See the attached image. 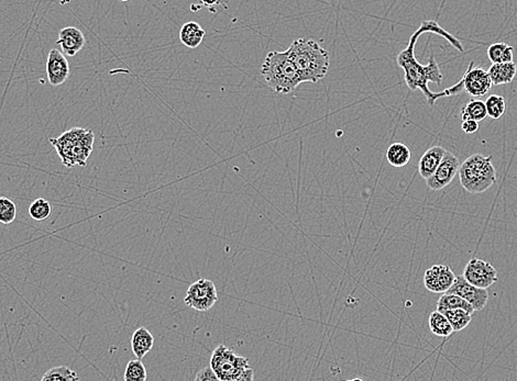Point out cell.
<instances>
[{
    "instance_id": "1",
    "label": "cell",
    "mask_w": 517,
    "mask_h": 381,
    "mask_svg": "<svg viewBox=\"0 0 517 381\" xmlns=\"http://www.w3.org/2000/svg\"><path fill=\"white\" fill-rule=\"evenodd\" d=\"M433 32L440 35L446 39L452 46H455L458 51L463 52V44L460 41L456 39L452 33L447 32L444 28L439 25L438 22L435 20H426L423 21L420 27L417 29L409 39V45L406 49L398 53L396 57V63L404 72V79L406 85L411 90H419L424 94L426 101L429 105H434L436 101L443 97H452V96L460 95L465 92L463 81L461 79L455 86L447 88L444 92H433L428 88V83H435L441 85L443 83V74L438 63L436 62L434 55H430L429 62L427 65H422L417 62L415 56V44L423 33Z\"/></svg>"
},
{
    "instance_id": "2",
    "label": "cell",
    "mask_w": 517,
    "mask_h": 381,
    "mask_svg": "<svg viewBox=\"0 0 517 381\" xmlns=\"http://www.w3.org/2000/svg\"><path fill=\"white\" fill-rule=\"evenodd\" d=\"M286 52L296 66L303 83L315 84L328 73L330 53L313 39H297L293 41Z\"/></svg>"
},
{
    "instance_id": "3",
    "label": "cell",
    "mask_w": 517,
    "mask_h": 381,
    "mask_svg": "<svg viewBox=\"0 0 517 381\" xmlns=\"http://www.w3.org/2000/svg\"><path fill=\"white\" fill-rule=\"evenodd\" d=\"M261 74L267 86L278 94H290L302 84L296 66L287 52H270L262 64Z\"/></svg>"
},
{
    "instance_id": "4",
    "label": "cell",
    "mask_w": 517,
    "mask_h": 381,
    "mask_svg": "<svg viewBox=\"0 0 517 381\" xmlns=\"http://www.w3.org/2000/svg\"><path fill=\"white\" fill-rule=\"evenodd\" d=\"M94 140L93 131L73 127L63 133L60 138H50V143L54 146L63 164L73 167L86 165V161L93 151Z\"/></svg>"
},
{
    "instance_id": "5",
    "label": "cell",
    "mask_w": 517,
    "mask_h": 381,
    "mask_svg": "<svg viewBox=\"0 0 517 381\" xmlns=\"http://www.w3.org/2000/svg\"><path fill=\"white\" fill-rule=\"evenodd\" d=\"M461 186L470 194H482L496 184V171L492 164V156L474 154L468 157L459 167Z\"/></svg>"
},
{
    "instance_id": "6",
    "label": "cell",
    "mask_w": 517,
    "mask_h": 381,
    "mask_svg": "<svg viewBox=\"0 0 517 381\" xmlns=\"http://www.w3.org/2000/svg\"><path fill=\"white\" fill-rule=\"evenodd\" d=\"M210 367L219 381H238L245 369L250 368L249 360L236 351L219 345L212 351Z\"/></svg>"
},
{
    "instance_id": "7",
    "label": "cell",
    "mask_w": 517,
    "mask_h": 381,
    "mask_svg": "<svg viewBox=\"0 0 517 381\" xmlns=\"http://www.w3.org/2000/svg\"><path fill=\"white\" fill-rule=\"evenodd\" d=\"M218 301L216 286L210 279L202 278L195 281L186 291L184 302L197 311H208Z\"/></svg>"
},
{
    "instance_id": "8",
    "label": "cell",
    "mask_w": 517,
    "mask_h": 381,
    "mask_svg": "<svg viewBox=\"0 0 517 381\" xmlns=\"http://www.w3.org/2000/svg\"><path fill=\"white\" fill-rule=\"evenodd\" d=\"M463 276L470 284L483 289L490 288L498 280L496 268L481 258H472L465 266Z\"/></svg>"
},
{
    "instance_id": "9",
    "label": "cell",
    "mask_w": 517,
    "mask_h": 381,
    "mask_svg": "<svg viewBox=\"0 0 517 381\" xmlns=\"http://www.w3.org/2000/svg\"><path fill=\"white\" fill-rule=\"evenodd\" d=\"M459 167L460 162L458 157L446 151L435 173L430 176L429 178L426 179L428 189L438 192L446 188L455 178V176L459 172Z\"/></svg>"
},
{
    "instance_id": "10",
    "label": "cell",
    "mask_w": 517,
    "mask_h": 381,
    "mask_svg": "<svg viewBox=\"0 0 517 381\" xmlns=\"http://www.w3.org/2000/svg\"><path fill=\"white\" fill-rule=\"evenodd\" d=\"M447 292L460 296L467 302L470 303L474 311L483 310L489 299L487 289L474 286L463 276H456L454 284Z\"/></svg>"
},
{
    "instance_id": "11",
    "label": "cell",
    "mask_w": 517,
    "mask_h": 381,
    "mask_svg": "<svg viewBox=\"0 0 517 381\" xmlns=\"http://www.w3.org/2000/svg\"><path fill=\"white\" fill-rule=\"evenodd\" d=\"M474 63L471 62L468 70L463 75V88L471 97H481L492 88V81L487 70L481 68H474Z\"/></svg>"
},
{
    "instance_id": "12",
    "label": "cell",
    "mask_w": 517,
    "mask_h": 381,
    "mask_svg": "<svg viewBox=\"0 0 517 381\" xmlns=\"http://www.w3.org/2000/svg\"><path fill=\"white\" fill-rule=\"evenodd\" d=\"M456 275L447 265H434L425 271L424 286L435 294H445L455 281Z\"/></svg>"
},
{
    "instance_id": "13",
    "label": "cell",
    "mask_w": 517,
    "mask_h": 381,
    "mask_svg": "<svg viewBox=\"0 0 517 381\" xmlns=\"http://www.w3.org/2000/svg\"><path fill=\"white\" fill-rule=\"evenodd\" d=\"M70 64L64 53L60 50L52 49L48 55L47 74L50 84L53 87L61 86L70 77Z\"/></svg>"
},
{
    "instance_id": "14",
    "label": "cell",
    "mask_w": 517,
    "mask_h": 381,
    "mask_svg": "<svg viewBox=\"0 0 517 381\" xmlns=\"http://www.w3.org/2000/svg\"><path fill=\"white\" fill-rule=\"evenodd\" d=\"M57 45L61 46L63 53L68 56H75L84 49L86 39L82 31L75 27H65L59 32Z\"/></svg>"
},
{
    "instance_id": "15",
    "label": "cell",
    "mask_w": 517,
    "mask_h": 381,
    "mask_svg": "<svg viewBox=\"0 0 517 381\" xmlns=\"http://www.w3.org/2000/svg\"><path fill=\"white\" fill-rule=\"evenodd\" d=\"M445 153H446V150L443 146L436 145L425 152L424 155L420 157L418 163V172L419 175L422 176L425 181L435 173Z\"/></svg>"
},
{
    "instance_id": "16",
    "label": "cell",
    "mask_w": 517,
    "mask_h": 381,
    "mask_svg": "<svg viewBox=\"0 0 517 381\" xmlns=\"http://www.w3.org/2000/svg\"><path fill=\"white\" fill-rule=\"evenodd\" d=\"M154 338L150 331L141 327L136 329L131 338V349L138 360H142L152 349Z\"/></svg>"
},
{
    "instance_id": "17",
    "label": "cell",
    "mask_w": 517,
    "mask_h": 381,
    "mask_svg": "<svg viewBox=\"0 0 517 381\" xmlns=\"http://www.w3.org/2000/svg\"><path fill=\"white\" fill-rule=\"evenodd\" d=\"M206 31L195 21H188L182 25L180 40L188 49H196L204 40Z\"/></svg>"
},
{
    "instance_id": "18",
    "label": "cell",
    "mask_w": 517,
    "mask_h": 381,
    "mask_svg": "<svg viewBox=\"0 0 517 381\" xmlns=\"http://www.w3.org/2000/svg\"><path fill=\"white\" fill-rule=\"evenodd\" d=\"M517 72V65L514 62L496 63L493 64L487 73L490 76L493 85H507L512 83Z\"/></svg>"
},
{
    "instance_id": "19",
    "label": "cell",
    "mask_w": 517,
    "mask_h": 381,
    "mask_svg": "<svg viewBox=\"0 0 517 381\" xmlns=\"http://www.w3.org/2000/svg\"><path fill=\"white\" fill-rule=\"evenodd\" d=\"M411 150L403 143H393L389 145L387 152V160L393 167H404L411 162Z\"/></svg>"
},
{
    "instance_id": "20",
    "label": "cell",
    "mask_w": 517,
    "mask_h": 381,
    "mask_svg": "<svg viewBox=\"0 0 517 381\" xmlns=\"http://www.w3.org/2000/svg\"><path fill=\"white\" fill-rule=\"evenodd\" d=\"M428 323H429L430 332L433 333L434 336H439V338H448L454 333L449 320L447 319V316L438 310L430 313Z\"/></svg>"
},
{
    "instance_id": "21",
    "label": "cell",
    "mask_w": 517,
    "mask_h": 381,
    "mask_svg": "<svg viewBox=\"0 0 517 381\" xmlns=\"http://www.w3.org/2000/svg\"><path fill=\"white\" fill-rule=\"evenodd\" d=\"M454 309H465L471 313L476 312L470 303L467 302L460 296L445 292L444 295L439 298L438 302H437V310L445 312L448 311V310H454Z\"/></svg>"
},
{
    "instance_id": "22",
    "label": "cell",
    "mask_w": 517,
    "mask_h": 381,
    "mask_svg": "<svg viewBox=\"0 0 517 381\" xmlns=\"http://www.w3.org/2000/svg\"><path fill=\"white\" fill-rule=\"evenodd\" d=\"M487 57L492 64L512 62L514 59V49L509 44L496 42L487 48Z\"/></svg>"
},
{
    "instance_id": "23",
    "label": "cell",
    "mask_w": 517,
    "mask_h": 381,
    "mask_svg": "<svg viewBox=\"0 0 517 381\" xmlns=\"http://www.w3.org/2000/svg\"><path fill=\"white\" fill-rule=\"evenodd\" d=\"M487 116V107L485 101L472 99L461 109V119H471L481 122Z\"/></svg>"
},
{
    "instance_id": "24",
    "label": "cell",
    "mask_w": 517,
    "mask_h": 381,
    "mask_svg": "<svg viewBox=\"0 0 517 381\" xmlns=\"http://www.w3.org/2000/svg\"><path fill=\"white\" fill-rule=\"evenodd\" d=\"M443 313L447 316V319L449 320L454 332L465 330V327L470 325L472 316H474V313L467 311L465 309H454V310H448Z\"/></svg>"
},
{
    "instance_id": "25",
    "label": "cell",
    "mask_w": 517,
    "mask_h": 381,
    "mask_svg": "<svg viewBox=\"0 0 517 381\" xmlns=\"http://www.w3.org/2000/svg\"><path fill=\"white\" fill-rule=\"evenodd\" d=\"M79 377L77 371L65 366L51 368L42 377V381H77Z\"/></svg>"
},
{
    "instance_id": "26",
    "label": "cell",
    "mask_w": 517,
    "mask_h": 381,
    "mask_svg": "<svg viewBox=\"0 0 517 381\" xmlns=\"http://www.w3.org/2000/svg\"><path fill=\"white\" fill-rule=\"evenodd\" d=\"M485 107H487V116L492 119H501L503 114L507 111V103L502 96L491 95L485 101Z\"/></svg>"
},
{
    "instance_id": "27",
    "label": "cell",
    "mask_w": 517,
    "mask_h": 381,
    "mask_svg": "<svg viewBox=\"0 0 517 381\" xmlns=\"http://www.w3.org/2000/svg\"><path fill=\"white\" fill-rule=\"evenodd\" d=\"M52 207L49 201L43 198H39L29 207V214L34 221H44L51 216Z\"/></svg>"
},
{
    "instance_id": "28",
    "label": "cell",
    "mask_w": 517,
    "mask_h": 381,
    "mask_svg": "<svg viewBox=\"0 0 517 381\" xmlns=\"http://www.w3.org/2000/svg\"><path fill=\"white\" fill-rule=\"evenodd\" d=\"M147 377V369L142 364L141 360L136 358L127 364L123 376L125 381H145Z\"/></svg>"
},
{
    "instance_id": "29",
    "label": "cell",
    "mask_w": 517,
    "mask_h": 381,
    "mask_svg": "<svg viewBox=\"0 0 517 381\" xmlns=\"http://www.w3.org/2000/svg\"><path fill=\"white\" fill-rule=\"evenodd\" d=\"M16 203L9 198L0 197V223L10 225L16 220Z\"/></svg>"
},
{
    "instance_id": "30",
    "label": "cell",
    "mask_w": 517,
    "mask_h": 381,
    "mask_svg": "<svg viewBox=\"0 0 517 381\" xmlns=\"http://www.w3.org/2000/svg\"><path fill=\"white\" fill-rule=\"evenodd\" d=\"M195 380L197 381H217L218 378L216 373L212 371V368L205 367L197 373Z\"/></svg>"
},
{
    "instance_id": "31",
    "label": "cell",
    "mask_w": 517,
    "mask_h": 381,
    "mask_svg": "<svg viewBox=\"0 0 517 381\" xmlns=\"http://www.w3.org/2000/svg\"><path fill=\"white\" fill-rule=\"evenodd\" d=\"M461 129L465 134H474L479 130V122L471 119L463 120Z\"/></svg>"
},
{
    "instance_id": "32",
    "label": "cell",
    "mask_w": 517,
    "mask_h": 381,
    "mask_svg": "<svg viewBox=\"0 0 517 381\" xmlns=\"http://www.w3.org/2000/svg\"><path fill=\"white\" fill-rule=\"evenodd\" d=\"M201 3L205 6V7H215V6H225V8H227V0H201Z\"/></svg>"
},
{
    "instance_id": "33",
    "label": "cell",
    "mask_w": 517,
    "mask_h": 381,
    "mask_svg": "<svg viewBox=\"0 0 517 381\" xmlns=\"http://www.w3.org/2000/svg\"><path fill=\"white\" fill-rule=\"evenodd\" d=\"M254 379V371H252L251 368H248V369H245V371H243V375L240 376L239 380L238 381H252Z\"/></svg>"
},
{
    "instance_id": "34",
    "label": "cell",
    "mask_w": 517,
    "mask_h": 381,
    "mask_svg": "<svg viewBox=\"0 0 517 381\" xmlns=\"http://www.w3.org/2000/svg\"><path fill=\"white\" fill-rule=\"evenodd\" d=\"M120 1H123V3H127V1H129V0H120Z\"/></svg>"
}]
</instances>
